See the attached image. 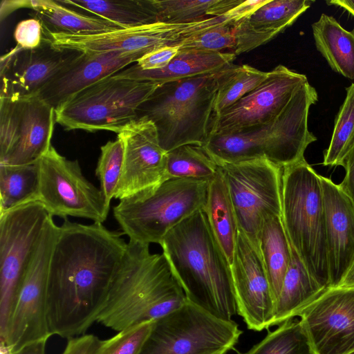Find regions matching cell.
I'll use <instances>...</instances> for the list:
<instances>
[{"label":"cell","mask_w":354,"mask_h":354,"mask_svg":"<svg viewBox=\"0 0 354 354\" xmlns=\"http://www.w3.org/2000/svg\"><path fill=\"white\" fill-rule=\"evenodd\" d=\"M187 301L165 254L129 241L96 322L120 332L155 321Z\"/></svg>","instance_id":"3957f363"},{"label":"cell","mask_w":354,"mask_h":354,"mask_svg":"<svg viewBox=\"0 0 354 354\" xmlns=\"http://www.w3.org/2000/svg\"><path fill=\"white\" fill-rule=\"evenodd\" d=\"M232 52H210L180 48L177 55L164 68L145 71L136 63L115 73L118 76L159 85L167 82L205 75L221 71L233 64Z\"/></svg>","instance_id":"cb8c5ba5"},{"label":"cell","mask_w":354,"mask_h":354,"mask_svg":"<svg viewBox=\"0 0 354 354\" xmlns=\"http://www.w3.org/2000/svg\"><path fill=\"white\" fill-rule=\"evenodd\" d=\"M187 301L226 321L237 314L231 266L201 209L159 244Z\"/></svg>","instance_id":"7a4b0ae2"},{"label":"cell","mask_w":354,"mask_h":354,"mask_svg":"<svg viewBox=\"0 0 354 354\" xmlns=\"http://www.w3.org/2000/svg\"><path fill=\"white\" fill-rule=\"evenodd\" d=\"M326 289L310 274L291 245V258L275 303L271 326L299 316Z\"/></svg>","instance_id":"d4e9b609"},{"label":"cell","mask_w":354,"mask_h":354,"mask_svg":"<svg viewBox=\"0 0 354 354\" xmlns=\"http://www.w3.org/2000/svg\"><path fill=\"white\" fill-rule=\"evenodd\" d=\"M259 245L275 304L291 258V244L281 216L264 222L259 235Z\"/></svg>","instance_id":"f546056e"},{"label":"cell","mask_w":354,"mask_h":354,"mask_svg":"<svg viewBox=\"0 0 354 354\" xmlns=\"http://www.w3.org/2000/svg\"><path fill=\"white\" fill-rule=\"evenodd\" d=\"M159 84L114 74L75 94L55 109L56 123L65 130L119 133L138 118L141 105Z\"/></svg>","instance_id":"ba28073f"},{"label":"cell","mask_w":354,"mask_h":354,"mask_svg":"<svg viewBox=\"0 0 354 354\" xmlns=\"http://www.w3.org/2000/svg\"><path fill=\"white\" fill-rule=\"evenodd\" d=\"M217 165L239 230L259 250V235L264 222L281 216L283 168L263 158Z\"/></svg>","instance_id":"8fae6325"},{"label":"cell","mask_w":354,"mask_h":354,"mask_svg":"<svg viewBox=\"0 0 354 354\" xmlns=\"http://www.w3.org/2000/svg\"><path fill=\"white\" fill-rule=\"evenodd\" d=\"M39 166L0 164V212L39 201Z\"/></svg>","instance_id":"4dcf8cb0"},{"label":"cell","mask_w":354,"mask_h":354,"mask_svg":"<svg viewBox=\"0 0 354 354\" xmlns=\"http://www.w3.org/2000/svg\"><path fill=\"white\" fill-rule=\"evenodd\" d=\"M328 5H334L343 8L354 17V1L351 0H331L326 1Z\"/></svg>","instance_id":"bcb514c9"},{"label":"cell","mask_w":354,"mask_h":354,"mask_svg":"<svg viewBox=\"0 0 354 354\" xmlns=\"http://www.w3.org/2000/svg\"><path fill=\"white\" fill-rule=\"evenodd\" d=\"M0 354H14L12 346L5 342L0 341Z\"/></svg>","instance_id":"7dc6e473"},{"label":"cell","mask_w":354,"mask_h":354,"mask_svg":"<svg viewBox=\"0 0 354 354\" xmlns=\"http://www.w3.org/2000/svg\"><path fill=\"white\" fill-rule=\"evenodd\" d=\"M145 55L142 52L122 51L82 53L37 95L55 110L75 94L136 63Z\"/></svg>","instance_id":"44dd1931"},{"label":"cell","mask_w":354,"mask_h":354,"mask_svg":"<svg viewBox=\"0 0 354 354\" xmlns=\"http://www.w3.org/2000/svg\"><path fill=\"white\" fill-rule=\"evenodd\" d=\"M124 157L113 198L124 199L153 189L167 180L166 152L160 146L154 124L140 117L119 133Z\"/></svg>","instance_id":"ac0fdd59"},{"label":"cell","mask_w":354,"mask_h":354,"mask_svg":"<svg viewBox=\"0 0 354 354\" xmlns=\"http://www.w3.org/2000/svg\"><path fill=\"white\" fill-rule=\"evenodd\" d=\"M307 82L305 75L278 65L268 71L261 84L212 118L209 138L232 134L275 119Z\"/></svg>","instance_id":"2e32d148"},{"label":"cell","mask_w":354,"mask_h":354,"mask_svg":"<svg viewBox=\"0 0 354 354\" xmlns=\"http://www.w3.org/2000/svg\"><path fill=\"white\" fill-rule=\"evenodd\" d=\"M232 65L214 73L160 84L141 105L138 118L154 124L166 152L183 145H205L220 84Z\"/></svg>","instance_id":"5b68a950"},{"label":"cell","mask_w":354,"mask_h":354,"mask_svg":"<svg viewBox=\"0 0 354 354\" xmlns=\"http://www.w3.org/2000/svg\"><path fill=\"white\" fill-rule=\"evenodd\" d=\"M95 175L100 183V190L106 204L110 208L111 199L122 171L124 148L122 141L118 138L101 147Z\"/></svg>","instance_id":"8d00e7d4"},{"label":"cell","mask_w":354,"mask_h":354,"mask_svg":"<svg viewBox=\"0 0 354 354\" xmlns=\"http://www.w3.org/2000/svg\"><path fill=\"white\" fill-rule=\"evenodd\" d=\"M50 214L39 201L0 212V341L10 320L32 259Z\"/></svg>","instance_id":"9c48e42d"},{"label":"cell","mask_w":354,"mask_h":354,"mask_svg":"<svg viewBox=\"0 0 354 354\" xmlns=\"http://www.w3.org/2000/svg\"><path fill=\"white\" fill-rule=\"evenodd\" d=\"M242 0H153L158 22L188 24L225 15Z\"/></svg>","instance_id":"1f68e13d"},{"label":"cell","mask_w":354,"mask_h":354,"mask_svg":"<svg viewBox=\"0 0 354 354\" xmlns=\"http://www.w3.org/2000/svg\"><path fill=\"white\" fill-rule=\"evenodd\" d=\"M46 341L44 339L29 343L14 354H45Z\"/></svg>","instance_id":"ee69618b"},{"label":"cell","mask_w":354,"mask_h":354,"mask_svg":"<svg viewBox=\"0 0 354 354\" xmlns=\"http://www.w3.org/2000/svg\"><path fill=\"white\" fill-rule=\"evenodd\" d=\"M317 100L316 89L307 82L275 119L232 134L210 136L203 147L216 164L263 158L283 168L304 160L307 147L317 140L308 130V117Z\"/></svg>","instance_id":"277c9868"},{"label":"cell","mask_w":354,"mask_h":354,"mask_svg":"<svg viewBox=\"0 0 354 354\" xmlns=\"http://www.w3.org/2000/svg\"><path fill=\"white\" fill-rule=\"evenodd\" d=\"M243 354H314L300 321H287Z\"/></svg>","instance_id":"d590c367"},{"label":"cell","mask_w":354,"mask_h":354,"mask_svg":"<svg viewBox=\"0 0 354 354\" xmlns=\"http://www.w3.org/2000/svg\"><path fill=\"white\" fill-rule=\"evenodd\" d=\"M346 91V97L335 119L329 146L324 151V166H342L354 145V83Z\"/></svg>","instance_id":"e575fe53"},{"label":"cell","mask_w":354,"mask_h":354,"mask_svg":"<svg viewBox=\"0 0 354 354\" xmlns=\"http://www.w3.org/2000/svg\"><path fill=\"white\" fill-rule=\"evenodd\" d=\"M218 167L203 147L183 145L167 152V178H192L210 180Z\"/></svg>","instance_id":"d6a6232c"},{"label":"cell","mask_w":354,"mask_h":354,"mask_svg":"<svg viewBox=\"0 0 354 354\" xmlns=\"http://www.w3.org/2000/svg\"><path fill=\"white\" fill-rule=\"evenodd\" d=\"M26 8L40 21L44 35H93L123 28L106 20L71 9L57 0L28 1Z\"/></svg>","instance_id":"484cf974"},{"label":"cell","mask_w":354,"mask_h":354,"mask_svg":"<svg viewBox=\"0 0 354 354\" xmlns=\"http://www.w3.org/2000/svg\"><path fill=\"white\" fill-rule=\"evenodd\" d=\"M229 14L188 24L156 22L93 35H44L53 46L84 53L109 51L142 52L165 46H180L189 37L229 22Z\"/></svg>","instance_id":"5bb4252c"},{"label":"cell","mask_w":354,"mask_h":354,"mask_svg":"<svg viewBox=\"0 0 354 354\" xmlns=\"http://www.w3.org/2000/svg\"><path fill=\"white\" fill-rule=\"evenodd\" d=\"M353 354H354V353Z\"/></svg>","instance_id":"681fc988"},{"label":"cell","mask_w":354,"mask_h":354,"mask_svg":"<svg viewBox=\"0 0 354 354\" xmlns=\"http://www.w3.org/2000/svg\"><path fill=\"white\" fill-rule=\"evenodd\" d=\"M55 110L38 95L0 97V164H33L52 147Z\"/></svg>","instance_id":"4fadbf2b"},{"label":"cell","mask_w":354,"mask_h":354,"mask_svg":"<svg viewBox=\"0 0 354 354\" xmlns=\"http://www.w3.org/2000/svg\"><path fill=\"white\" fill-rule=\"evenodd\" d=\"M237 314L248 329L271 327L274 300L260 250L240 230L231 264Z\"/></svg>","instance_id":"ffe728a7"},{"label":"cell","mask_w":354,"mask_h":354,"mask_svg":"<svg viewBox=\"0 0 354 354\" xmlns=\"http://www.w3.org/2000/svg\"><path fill=\"white\" fill-rule=\"evenodd\" d=\"M242 331L187 301L153 322L138 354H216L232 349Z\"/></svg>","instance_id":"30bf717a"},{"label":"cell","mask_w":354,"mask_h":354,"mask_svg":"<svg viewBox=\"0 0 354 354\" xmlns=\"http://www.w3.org/2000/svg\"><path fill=\"white\" fill-rule=\"evenodd\" d=\"M309 0H266L235 24L236 55L264 44L291 26L310 7Z\"/></svg>","instance_id":"603a6c76"},{"label":"cell","mask_w":354,"mask_h":354,"mask_svg":"<svg viewBox=\"0 0 354 354\" xmlns=\"http://www.w3.org/2000/svg\"><path fill=\"white\" fill-rule=\"evenodd\" d=\"M299 317L314 354L354 353V288L326 289Z\"/></svg>","instance_id":"e0dca14e"},{"label":"cell","mask_w":354,"mask_h":354,"mask_svg":"<svg viewBox=\"0 0 354 354\" xmlns=\"http://www.w3.org/2000/svg\"><path fill=\"white\" fill-rule=\"evenodd\" d=\"M153 322L129 328L108 339L101 340L93 354H138L151 331Z\"/></svg>","instance_id":"f35d334b"},{"label":"cell","mask_w":354,"mask_h":354,"mask_svg":"<svg viewBox=\"0 0 354 354\" xmlns=\"http://www.w3.org/2000/svg\"><path fill=\"white\" fill-rule=\"evenodd\" d=\"M180 46H165L143 55L136 63L142 70H158L165 68L177 55Z\"/></svg>","instance_id":"60d3db41"},{"label":"cell","mask_w":354,"mask_h":354,"mask_svg":"<svg viewBox=\"0 0 354 354\" xmlns=\"http://www.w3.org/2000/svg\"><path fill=\"white\" fill-rule=\"evenodd\" d=\"M227 351H223V352H221V353H216V354H227Z\"/></svg>","instance_id":"c3c4849f"},{"label":"cell","mask_w":354,"mask_h":354,"mask_svg":"<svg viewBox=\"0 0 354 354\" xmlns=\"http://www.w3.org/2000/svg\"><path fill=\"white\" fill-rule=\"evenodd\" d=\"M81 52L58 48L44 37L39 46L24 49L15 46L1 57L0 97L22 98L39 91Z\"/></svg>","instance_id":"d6986e66"},{"label":"cell","mask_w":354,"mask_h":354,"mask_svg":"<svg viewBox=\"0 0 354 354\" xmlns=\"http://www.w3.org/2000/svg\"><path fill=\"white\" fill-rule=\"evenodd\" d=\"M203 209L214 236L231 266L239 227L226 183L219 169L209 180Z\"/></svg>","instance_id":"83f0119b"},{"label":"cell","mask_w":354,"mask_h":354,"mask_svg":"<svg viewBox=\"0 0 354 354\" xmlns=\"http://www.w3.org/2000/svg\"><path fill=\"white\" fill-rule=\"evenodd\" d=\"M323 190L330 288L337 287L354 260V206L330 178L319 175Z\"/></svg>","instance_id":"7402d4cb"},{"label":"cell","mask_w":354,"mask_h":354,"mask_svg":"<svg viewBox=\"0 0 354 354\" xmlns=\"http://www.w3.org/2000/svg\"><path fill=\"white\" fill-rule=\"evenodd\" d=\"M38 162L39 201L53 217L106 221L110 208L100 189L83 175L77 160L67 159L52 146Z\"/></svg>","instance_id":"7c38bea8"},{"label":"cell","mask_w":354,"mask_h":354,"mask_svg":"<svg viewBox=\"0 0 354 354\" xmlns=\"http://www.w3.org/2000/svg\"><path fill=\"white\" fill-rule=\"evenodd\" d=\"M101 340L92 334H86L69 339L61 354H93Z\"/></svg>","instance_id":"b9f144b4"},{"label":"cell","mask_w":354,"mask_h":354,"mask_svg":"<svg viewBox=\"0 0 354 354\" xmlns=\"http://www.w3.org/2000/svg\"><path fill=\"white\" fill-rule=\"evenodd\" d=\"M68 7L88 12L121 28L158 22L153 0H57Z\"/></svg>","instance_id":"f1b7e54d"},{"label":"cell","mask_w":354,"mask_h":354,"mask_svg":"<svg viewBox=\"0 0 354 354\" xmlns=\"http://www.w3.org/2000/svg\"><path fill=\"white\" fill-rule=\"evenodd\" d=\"M237 21L227 22L190 37L180 48L210 52L231 49L233 51L236 46L235 24Z\"/></svg>","instance_id":"74e56055"},{"label":"cell","mask_w":354,"mask_h":354,"mask_svg":"<svg viewBox=\"0 0 354 354\" xmlns=\"http://www.w3.org/2000/svg\"><path fill=\"white\" fill-rule=\"evenodd\" d=\"M268 75V72L258 70L248 64H233L220 84L214 105L213 117L254 89Z\"/></svg>","instance_id":"836d02e7"},{"label":"cell","mask_w":354,"mask_h":354,"mask_svg":"<svg viewBox=\"0 0 354 354\" xmlns=\"http://www.w3.org/2000/svg\"><path fill=\"white\" fill-rule=\"evenodd\" d=\"M281 218L292 246L310 274L330 288L323 190L319 174L306 160L283 168Z\"/></svg>","instance_id":"8992f818"},{"label":"cell","mask_w":354,"mask_h":354,"mask_svg":"<svg viewBox=\"0 0 354 354\" xmlns=\"http://www.w3.org/2000/svg\"><path fill=\"white\" fill-rule=\"evenodd\" d=\"M317 50L336 73L354 80V30L344 29L332 16L322 14L312 24Z\"/></svg>","instance_id":"4316f807"},{"label":"cell","mask_w":354,"mask_h":354,"mask_svg":"<svg viewBox=\"0 0 354 354\" xmlns=\"http://www.w3.org/2000/svg\"><path fill=\"white\" fill-rule=\"evenodd\" d=\"M16 46L24 49H33L41 45L44 40L41 23L35 17L19 21L14 31Z\"/></svg>","instance_id":"ab89813d"},{"label":"cell","mask_w":354,"mask_h":354,"mask_svg":"<svg viewBox=\"0 0 354 354\" xmlns=\"http://www.w3.org/2000/svg\"><path fill=\"white\" fill-rule=\"evenodd\" d=\"M342 167H344L346 174L339 186L354 206V145L346 155Z\"/></svg>","instance_id":"7bdbcfd3"},{"label":"cell","mask_w":354,"mask_h":354,"mask_svg":"<svg viewBox=\"0 0 354 354\" xmlns=\"http://www.w3.org/2000/svg\"><path fill=\"white\" fill-rule=\"evenodd\" d=\"M122 234L102 223L85 225L68 218L59 226L47 283L52 335L68 339L82 335L97 321L126 253Z\"/></svg>","instance_id":"6da1fadb"},{"label":"cell","mask_w":354,"mask_h":354,"mask_svg":"<svg viewBox=\"0 0 354 354\" xmlns=\"http://www.w3.org/2000/svg\"><path fill=\"white\" fill-rule=\"evenodd\" d=\"M209 180L169 178L156 187L120 200L113 216L129 241L160 244L185 219L204 209Z\"/></svg>","instance_id":"52a82bcc"},{"label":"cell","mask_w":354,"mask_h":354,"mask_svg":"<svg viewBox=\"0 0 354 354\" xmlns=\"http://www.w3.org/2000/svg\"><path fill=\"white\" fill-rule=\"evenodd\" d=\"M59 232L50 216L25 275L12 314L6 343L14 353L52 335L47 320V283L50 258Z\"/></svg>","instance_id":"9a60e30c"},{"label":"cell","mask_w":354,"mask_h":354,"mask_svg":"<svg viewBox=\"0 0 354 354\" xmlns=\"http://www.w3.org/2000/svg\"><path fill=\"white\" fill-rule=\"evenodd\" d=\"M337 287L354 288V260L346 272Z\"/></svg>","instance_id":"f6af8a7d"}]
</instances>
